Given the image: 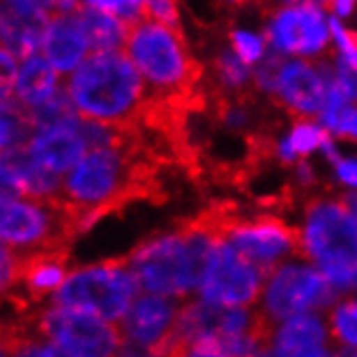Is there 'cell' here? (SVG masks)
Masks as SVG:
<instances>
[{
    "mask_svg": "<svg viewBox=\"0 0 357 357\" xmlns=\"http://www.w3.org/2000/svg\"><path fill=\"white\" fill-rule=\"evenodd\" d=\"M132 132L117 145L89 150L66 174L59 202L70 215L93 213L104 217L123 202L152 193L154 154L139 145Z\"/></svg>",
    "mask_w": 357,
    "mask_h": 357,
    "instance_id": "6da1fadb",
    "label": "cell"
},
{
    "mask_svg": "<svg viewBox=\"0 0 357 357\" xmlns=\"http://www.w3.org/2000/svg\"><path fill=\"white\" fill-rule=\"evenodd\" d=\"M74 113L91 123L135 130L150 107V93L130 59L121 52H93L66 78Z\"/></svg>",
    "mask_w": 357,
    "mask_h": 357,
    "instance_id": "7a4b0ae2",
    "label": "cell"
},
{
    "mask_svg": "<svg viewBox=\"0 0 357 357\" xmlns=\"http://www.w3.org/2000/svg\"><path fill=\"white\" fill-rule=\"evenodd\" d=\"M219 238L199 217L186 219L178 232L150 236L128 256L132 275L145 295L184 297L199 290L208 258Z\"/></svg>",
    "mask_w": 357,
    "mask_h": 357,
    "instance_id": "3957f363",
    "label": "cell"
},
{
    "mask_svg": "<svg viewBox=\"0 0 357 357\" xmlns=\"http://www.w3.org/2000/svg\"><path fill=\"white\" fill-rule=\"evenodd\" d=\"M202 217L221 241L234 247L266 280L286 264L284 260L303 258L301 229L271 213L243 217L234 206L215 204L202 210Z\"/></svg>",
    "mask_w": 357,
    "mask_h": 357,
    "instance_id": "277c9868",
    "label": "cell"
},
{
    "mask_svg": "<svg viewBox=\"0 0 357 357\" xmlns=\"http://www.w3.org/2000/svg\"><path fill=\"white\" fill-rule=\"evenodd\" d=\"M301 247L333 288H357V221L340 199L305 204Z\"/></svg>",
    "mask_w": 357,
    "mask_h": 357,
    "instance_id": "5b68a950",
    "label": "cell"
},
{
    "mask_svg": "<svg viewBox=\"0 0 357 357\" xmlns=\"http://www.w3.org/2000/svg\"><path fill=\"white\" fill-rule=\"evenodd\" d=\"M139 295L141 288L126 258H107L72 266L52 303L119 325Z\"/></svg>",
    "mask_w": 357,
    "mask_h": 357,
    "instance_id": "8992f818",
    "label": "cell"
},
{
    "mask_svg": "<svg viewBox=\"0 0 357 357\" xmlns=\"http://www.w3.org/2000/svg\"><path fill=\"white\" fill-rule=\"evenodd\" d=\"M70 234V213L61 202L26 195L0 202V245L20 260L59 249Z\"/></svg>",
    "mask_w": 357,
    "mask_h": 357,
    "instance_id": "52a82bcc",
    "label": "cell"
},
{
    "mask_svg": "<svg viewBox=\"0 0 357 357\" xmlns=\"http://www.w3.org/2000/svg\"><path fill=\"white\" fill-rule=\"evenodd\" d=\"M31 329L54 344L63 357H119L123 351L117 325L59 303L39 305Z\"/></svg>",
    "mask_w": 357,
    "mask_h": 357,
    "instance_id": "ba28073f",
    "label": "cell"
},
{
    "mask_svg": "<svg viewBox=\"0 0 357 357\" xmlns=\"http://www.w3.org/2000/svg\"><path fill=\"white\" fill-rule=\"evenodd\" d=\"M31 117V137L26 141V152L48 172L66 178L74 165L89 152L82 121L66 96L50 102Z\"/></svg>",
    "mask_w": 357,
    "mask_h": 357,
    "instance_id": "9c48e42d",
    "label": "cell"
},
{
    "mask_svg": "<svg viewBox=\"0 0 357 357\" xmlns=\"http://www.w3.org/2000/svg\"><path fill=\"white\" fill-rule=\"evenodd\" d=\"M338 288H333L319 268L310 264H282L264 286L262 312L275 321H290L312 310H321L338 297Z\"/></svg>",
    "mask_w": 357,
    "mask_h": 357,
    "instance_id": "30bf717a",
    "label": "cell"
},
{
    "mask_svg": "<svg viewBox=\"0 0 357 357\" xmlns=\"http://www.w3.org/2000/svg\"><path fill=\"white\" fill-rule=\"evenodd\" d=\"M266 278L234 247L217 241L199 284L202 301L221 307H251L266 286Z\"/></svg>",
    "mask_w": 357,
    "mask_h": 357,
    "instance_id": "8fae6325",
    "label": "cell"
},
{
    "mask_svg": "<svg viewBox=\"0 0 357 357\" xmlns=\"http://www.w3.org/2000/svg\"><path fill=\"white\" fill-rule=\"evenodd\" d=\"M325 5L295 3L271 11L264 37L278 54L314 56L329 44V22Z\"/></svg>",
    "mask_w": 357,
    "mask_h": 357,
    "instance_id": "7c38bea8",
    "label": "cell"
},
{
    "mask_svg": "<svg viewBox=\"0 0 357 357\" xmlns=\"http://www.w3.org/2000/svg\"><path fill=\"white\" fill-rule=\"evenodd\" d=\"M180 310L182 303L169 297H156L141 292L117 325L123 349L156 357L165 349V344L172 340Z\"/></svg>",
    "mask_w": 357,
    "mask_h": 357,
    "instance_id": "4fadbf2b",
    "label": "cell"
},
{
    "mask_svg": "<svg viewBox=\"0 0 357 357\" xmlns=\"http://www.w3.org/2000/svg\"><path fill=\"white\" fill-rule=\"evenodd\" d=\"M331 76V66L323 61H286L278 76L275 96L297 121H312V117H321Z\"/></svg>",
    "mask_w": 357,
    "mask_h": 357,
    "instance_id": "5bb4252c",
    "label": "cell"
},
{
    "mask_svg": "<svg viewBox=\"0 0 357 357\" xmlns=\"http://www.w3.org/2000/svg\"><path fill=\"white\" fill-rule=\"evenodd\" d=\"M52 15L54 0H5L0 3V44L17 59L39 54Z\"/></svg>",
    "mask_w": 357,
    "mask_h": 357,
    "instance_id": "9a60e30c",
    "label": "cell"
},
{
    "mask_svg": "<svg viewBox=\"0 0 357 357\" xmlns=\"http://www.w3.org/2000/svg\"><path fill=\"white\" fill-rule=\"evenodd\" d=\"M39 54L44 56L63 78L74 74L82 63L93 54L89 39L85 35V29H82L78 20V9L54 11L50 24L44 33V39H41Z\"/></svg>",
    "mask_w": 357,
    "mask_h": 357,
    "instance_id": "2e32d148",
    "label": "cell"
},
{
    "mask_svg": "<svg viewBox=\"0 0 357 357\" xmlns=\"http://www.w3.org/2000/svg\"><path fill=\"white\" fill-rule=\"evenodd\" d=\"M66 96V78H63L41 54H31L20 59L13 102L26 115L37 113L50 102Z\"/></svg>",
    "mask_w": 357,
    "mask_h": 357,
    "instance_id": "e0dca14e",
    "label": "cell"
},
{
    "mask_svg": "<svg viewBox=\"0 0 357 357\" xmlns=\"http://www.w3.org/2000/svg\"><path fill=\"white\" fill-rule=\"evenodd\" d=\"M72 271L66 254L59 249L22 260L17 292L35 305L52 303Z\"/></svg>",
    "mask_w": 357,
    "mask_h": 357,
    "instance_id": "ac0fdd59",
    "label": "cell"
},
{
    "mask_svg": "<svg viewBox=\"0 0 357 357\" xmlns=\"http://www.w3.org/2000/svg\"><path fill=\"white\" fill-rule=\"evenodd\" d=\"M327 342L325 323L317 314H303L286 321L273 338V351L280 357H301L305 353L323 351Z\"/></svg>",
    "mask_w": 357,
    "mask_h": 357,
    "instance_id": "d6986e66",
    "label": "cell"
},
{
    "mask_svg": "<svg viewBox=\"0 0 357 357\" xmlns=\"http://www.w3.org/2000/svg\"><path fill=\"white\" fill-rule=\"evenodd\" d=\"M78 20L93 52H121L128 39V26L111 13L102 11L93 0L78 5Z\"/></svg>",
    "mask_w": 357,
    "mask_h": 357,
    "instance_id": "ffe728a7",
    "label": "cell"
},
{
    "mask_svg": "<svg viewBox=\"0 0 357 357\" xmlns=\"http://www.w3.org/2000/svg\"><path fill=\"white\" fill-rule=\"evenodd\" d=\"M7 156H9L11 167H13L20 195L44 199V202H59L63 178H59L56 174L48 172L46 167H41L26 152V148H20V150L11 152Z\"/></svg>",
    "mask_w": 357,
    "mask_h": 357,
    "instance_id": "44dd1931",
    "label": "cell"
},
{
    "mask_svg": "<svg viewBox=\"0 0 357 357\" xmlns=\"http://www.w3.org/2000/svg\"><path fill=\"white\" fill-rule=\"evenodd\" d=\"M31 137V117L15 102L0 104V158L24 148Z\"/></svg>",
    "mask_w": 357,
    "mask_h": 357,
    "instance_id": "7402d4cb",
    "label": "cell"
},
{
    "mask_svg": "<svg viewBox=\"0 0 357 357\" xmlns=\"http://www.w3.org/2000/svg\"><path fill=\"white\" fill-rule=\"evenodd\" d=\"M215 72H217V87L227 93H241L251 80V70L247 63L238 59L234 50H223L219 52L215 61Z\"/></svg>",
    "mask_w": 357,
    "mask_h": 357,
    "instance_id": "603a6c76",
    "label": "cell"
},
{
    "mask_svg": "<svg viewBox=\"0 0 357 357\" xmlns=\"http://www.w3.org/2000/svg\"><path fill=\"white\" fill-rule=\"evenodd\" d=\"M329 327L335 340L347 349H357V299L335 305L329 314Z\"/></svg>",
    "mask_w": 357,
    "mask_h": 357,
    "instance_id": "cb8c5ba5",
    "label": "cell"
},
{
    "mask_svg": "<svg viewBox=\"0 0 357 357\" xmlns=\"http://www.w3.org/2000/svg\"><path fill=\"white\" fill-rule=\"evenodd\" d=\"M13 357H63V355L35 329H24L13 333Z\"/></svg>",
    "mask_w": 357,
    "mask_h": 357,
    "instance_id": "d4e9b609",
    "label": "cell"
},
{
    "mask_svg": "<svg viewBox=\"0 0 357 357\" xmlns=\"http://www.w3.org/2000/svg\"><path fill=\"white\" fill-rule=\"evenodd\" d=\"M93 3L102 11L117 17L119 22H123L128 29L148 17V13H145V3H141V0H93Z\"/></svg>",
    "mask_w": 357,
    "mask_h": 357,
    "instance_id": "484cf974",
    "label": "cell"
},
{
    "mask_svg": "<svg viewBox=\"0 0 357 357\" xmlns=\"http://www.w3.org/2000/svg\"><path fill=\"white\" fill-rule=\"evenodd\" d=\"M20 271H22V260L0 245V303L17 292Z\"/></svg>",
    "mask_w": 357,
    "mask_h": 357,
    "instance_id": "4316f807",
    "label": "cell"
},
{
    "mask_svg": "<svg viewBox=\"0 0 357 357\" xmlns=\"http://www.w3.org/2000/svg\"><path fill=\"white\" fill-rule=\"evenodd\" d=\"M329 31L335 39V44H338V54H335V59L357 72V33L344 29L338 22V17L329 20Z\"/></svg>",
    "mask_w": 357,
    "mask_h": 357,
    "instance_id": "83f0119b",
    "label": "cell"
},
{
    "mask_svg": "<svg viewBox=\"0 0 357 357\" xmlns=\"http://www.w3.org/2000/svg\"><path fill=\"white\" fill-rule=\"evenodd\" d=\"M229 39H232V50L238 54V59L243 63H247V66H256V63L264 56V41L258 35L236 29V31H232Z\"/></svg>",
    "mask_w": 357,
    "mask_h": 357,
    "instance_id": "f1b7e54d",
    "label": "cell"
},
{
    "mask_svg": "<svg viewBox=\"0 0 357 357\" xmlns=\"http://www.w3.org/2000/svg\"><path fill=\"white\" fill-rule=\"evenodd\" d=\"M20 59L0 44V104L13 102V87Z\"/></svg>",
    "mask_w": 357,
    "mask_h": 357,
    "instance_id": "f546056e",
    "label": "cell"
},
{
    "mask_svg": "<svg viewBox=\"0 0 357 357\" xmlns=\"http://www.w3.org/2000/svg\"><path fill=\"white\" fill-rule=\"evenodd\" d=\"M321 123L329 135H338V137H347V139L357 141V107L347 104L344 109H340L338 113L331 115L329 119H325Z\"/></svg>",
    "mask_w": 357,
    "mask_h": 357,
    "instance_id": "4dcf8cb0",
    "label": "cell"
},
{
    "mask_svg": "<svg viewBox=\"0 0 357 357\" xmlns=\"http://www.w3.org/2000/svg\"><path fill=\"white\" fill-rule=\"evenodd\" d=\"M145 13L150 20H156L160 24L180 29V11L174 3H160V0H152V3H145Z\"/></svg>",
    "mask_w": 357,
    "mask_h": 357,
    "instance_id": "1f68e13d",
    "label": "cell"
},
{
    "mask_svg": "<svg viewBox=\"0 0 357 357\" xmlns=\"http://www.w3.org/2000/svg\"><path fill=\"white\" fill-rule=\"evenodd\" d=\"M17 195H20V191H17V182H15L11 160H9V156H3L0 158V202L17 197Z\"/></svg>",
    "mask_w": 357,
    "mask_h": 357,
    "instance_id": "d6a6232c",
    "label": "cell"
},
{
    "mask_svg": "<svg viewBox=\"0 0 357 357\" xmlns=\"http://www.w3.org/2000/svg\"><path fill=\"white\" fill-rule=\"evenodd\" d=\"M333 72H335V78H338V85H340L342 91L347 93L349 102H351V100L357 102V72L351 70L349 66H344V63L338 61V59H335V68H333Z\"/></svg>",
    "mask_w": 357,
    "mask_h": 357,
    "instance_id": "836d02e7",
    "label": "cell"
},
{
    "mask_svg": "<svg viewBox=\"0 0 357 357\" xmlns=\"http://www.w3.org/2000/svg\"><path fill=\"white\" fill-rule=\"evenodd\" d=\"M335 176L342 184L357 188V158H340L335 162Z\"/></svg>",
    "mask_w": 357,
    "mask_h": 357,
    "instance_id": "e575fe53",
    "label": "cell"
},
{
    "mask_svg": "<svg viewBox=\"0 0 357 357\" xmlns=\"http://www.w3.org/2000/svg\"><path fill=\"white\" fill-rule=\"evenodd\" d=\"M0 357H13V333L0 323Z\"/></svg>",
    "mask_w": 357,
    "mask_h": 357,
    "instance_id": "d590c367",
    "label": "cell"
},
{
    "mask_svg": "<svg viewBox=\"0 0 357 357\" xmlns=\"http://www.w3.org/2000/svg\"><path fill=\"white\" fill-rule=\"evenodd\" d=\"M340 202L344 204V208L351 213V217L357 221V191H353V193H347V195H342L340 197Z\"/></svg>",
    "mask_w": 357,
    "mask_h": 357,
    "instance_id": "8d00e7d4",
    "label": "cell"
},
{
    "mask_svg": "<svg viewBox=\"0 0 357 357\" xmlns=\"http://www.w3.org/2000/svg\"><path fill=\"white\" fill-rule=\"evenodd\" d=\"M327 9H333V13H335V17L338 15H349L353 9H355V3H329V5H325Z\"/></svg>",
    "mask_w": 357,
    "mask_h": 357,
    "instance_id": "74e56055",
    "label": "cell"
},
{
    "mask_svg": "<svg viewBox=\"0 0 357 357\" xmlns=\"http://www.w3.org/2000/svg\"><path fill=\"white\" fill-rule=\"evenodd\" d=\"M119 357H150V355H143V353H137V351H128V349H123L119 353Z\"/></svg>",
    "mask_w": 357,
    "mask_h": 357,
    "instance_id": "f35d334b",
    "label": "cell"
},
{
    "mask_svg": "<svg viewBox=\"0 0 357 357\" xmlns=\"http://www.w3.org/2000/svg\"><path fill=\"white\" fill-rule=\"evenodd\" d=\"M333 357H357V351H351V349H340Z\"/></svg>",
    "mask_w": 357,
    "mask_h": 357,
    "instance_id": "ab89813d",
    "label": "cell"
},
{
    "mask_svg": "<svg viewBox=\"0 0 357 357\" xmlns=\"http://www.w3.org/2000/svg\"><path fill=\"white\" fill-rule=\"evenodd\" d=\"M254 357H280L275 351L273 349H266V351H262V353H258V355H254Z\"/></svg>",
    "mask_w": 357,
    "mask_h": 357,
    "instance_id": "60d3db41",
    "label": "cell"
}]
</instances>
